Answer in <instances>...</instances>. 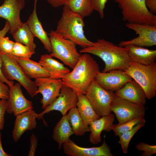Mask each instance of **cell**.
<instances>
[{
  "label": "cell",
  "mask_w": 156,
  "mask_h": 156,
  "mask_svg": "<svg viewBox=\"0 0 156 156\" xmlns=\"http://www.w3.org/2000/svg\"><path fill=\"white\" fill-rule=\"evenodd\" d=\"M79 52L92 54L100 58L105 64L103 73L116 70H125L131 62L126 47L103 39H97L92 46L82 48Z\"/></svg>",
  "instance_id": "cell-1"
},
{
  "label": "cell",
  "mask_w": 156,
  "mask_h": 156,
  "mask_svg": "<svg viewBox=\"0 0 156 156\" xmlns=\"http://www.w3.org/2000/svg\"><path fill=\"white\" fill-rule=\"evenodd\" d=\"M73 69L62 79L63 85L72 88L77 94H85L91 82L100 72L99 65L90 55L84 53Z\"/></svg>",
  "instance_id": "cell-2"
},
{
  "label": "cell",
  "mask_w": 156,
  "mask_h": 156,
  "mask_svg": "<svg viewBox=\"0 0 156 156\" xmlns=\"http://www.w3.org/2000/svg\"><path fill=\"white\" fill-rule=\"evenodd\" d=\"M83 18L64 5L55 31L64 38L72 41L82 48L91 46L93 42L88 40L84 34L85 24Z\"/></svg>",
  "instance_id": "cell-3"
},
{
  "label": "cell",
  "mask_w": 156,
  "mask_h": 156,
  "mask_svg": "<svg viewBox=\"0 0 156 156\" xmlns=\"http://www.w3.org/2000/svg\"><path fill=\"white\" fill-rule=\"evenodd\" d=\"M125 71L142 88L148 99L156 94V63L149 65L131 62Z\"/></svg>",
  "instance_id": "cell-4"
},
{
  "label": "cell",
  "mask_w": 156,
  "mask_h": 156,
  "mask_svg": "<svg viewBox=\"0 0 156 156\" xmlns=\"http://www.w3.org/2000/svg\"><path fill=\"white\" fill-rule=\"evenodd\" d=\"M121 10L123 20L127 23L156 25V16L151 14L145 0H114Z\"/></svg>",
  "instance_id": "cell-5"
},
{
  "label": "cell",
  "mask_w": 156,
  "mask_h": 156,
  "mask_svg": "<svg viewBox=\"0 0 156 156\" xmlns=\"http://www.w3.org/2000/svg\"><path fill=\"white\" fill-rule=\"evenodd\" d=\"M48 35L52 49L50 55L73 69L81 55L77 51L76 45L72 41L64 38L55 31L51 30Z\"/></svg>",
  "instance_id": "cell-6"
},
{
  "label": "cell",
  "mask_w": 156,
  "mask_h": 156,
  "mask_svg": "<svg viewBox=\"0 0 156 156\" xmlns=\"http://www.w3.org/2000/svg\"><path fill=\"white\" fill-rule=\"evenodd\" d=\"M0 56L3 62L1 72L5 78L10 81H17L25 88L31 97L36 95L37 87L34 82L25 74L16 57L1 52Z\"/></svg>",
  "instance_id": "cell-7"
},
{
  "label": "cell",
  "mask_w": 156,
  "mask_h": 156,
  "mask_svg": "<svg viewBox=\"0 0 156 156\" xmlns=\"http://www.w3.org/2000/svg\"><path fill=\"white\" fill-rule=\"evenodd\" d=\"M85 95L99 116L101 117L111 113L110 105L115 95L113 91L103 89L94 79Z\"/></svg>",
  "instance_id": "cell-8"
},
{
  "label": "cell",
  "mask_w": 156,
  "mask_h": 156,
  "mask_svg": "<svg viewBox=\"0 0 156 156\" xmlns=\"http://www.w3.org/2000/svg\"><path fill=\"white\" fill-rule=\"evenodd\" d=\"M110 108L119 123L135 118L143 117L146 110L144 105L124 99L115 94L111 103Z\"/></svg>",
  "instance_id": "cell-9"
},
{
  "label": "cell",
  "mask_w": 156,
  "mask_h": 156,
  "mask_svg": "<svg viewBox=\"0 0 156 156\" xmlns=\"http://www.w3.org/2000/svg\"><path fill=\"white\" fill-rule=\"evenodd\" d=\"M125 26L134 31L138 36L131 40L121 41L119 46L132 45L148 47L156 45V25L127 23Z\"/></svg>",
  "instance_id": "cell-10"
},
{
  "label": "cell",
  "mask_w": 156,
  "mask_h": 156,
  "mask_svg": "<svg viewBox=\"0 0 156 156\" xmlns=\"http://www.w3.org/2000/svg\"><path fill=\"white\" fill-rule=\"evenodd\" d=\"M78 101V94L72 88L63 86L61 88L58 96L50 105L47 106L40 113L37 118L43 119L44 115L54 110L60 112L62 116L67 114V112L72 108L76 107Z\"/></svg>",
  "instance_id": "cell-11"
},
{
  "label": "cell",
  "mask_w": 156,
  "mask_h": 156,
  "mask_svg": "<svg viewBox=\"0 0 156 156\" xmlns=\"http://www.w3.org/2000/svg\"><path fill=\"white\" fill-rule=\"evenodd\" d=\"M34 82L38 88L36 94L40 93L42 96L40 103L43 109L57 98L64 86L62 79L40 77L35 79Z\"/></svg>",
  "instance_id": "cell-12"
},
{
  "label": "cell",
  "mask_w": 156,
  "mask_h": 156,
  "mask_svg": "<svg viewBox=\"0 0 156 156\" xmlns=\"http://www.w3.org/2000/svg\"><path fill=\"white\" fill-rule=\"evenodd\" d=\"M18 82L9 87V96L7 100L6 112L16 116L33 109V103L23 95Z\"/></svg>",
  "instance_id": "cell-13"
},
{
  "label": "cell",
  "mask_w": 156,
  "mask_h": 156,
  "mask_svg": "<svg viewBox=\"0 0 156 156\" xmlns=\"http://www.w3.org/2000/svg\"><path fill=\"white\" fill-rule=\"evenodd\" d=\"M132 79L124 70H120L105 73L100 72L95 79L96 81L103 89L113 92L119 90Z\"/></svg>",
  "instance_id": "cell-14"
},
{
  "label": "cell",
  "mask_w": 156,
  "mask_h": 156,
  "mask_svg": "<svg viewBox=\"0 0 156 156\" xmlns=\"http://www.w3.org/2000/svg\"><path fill=\"white\" fill-rule=\"evenodd\" d=\"M25 0H4L0 5V18L8 21L10 26V33L12 34L23 23L20 13L25 5Z\"/></svg>",
  "instance_id": "cell-15"
},
{
  "label": "cell",
  "mask_w": 156,
  "mask_h": 156,
  "mask_svg": "<svg viewBox=\"0 0 156 156\" xmlns=\"http://www.w3.org/2000/svg\"><path fill=\"white\" fill-rule=\"evenodd\" d=\"M64 153L68 156H113L110 147L105 140L98 147L89 148L80 146L70 139L63 144Z\"/></svg>",
  "instance_id": "cell-16"
},
{
  "label": "cell",
  "mask_w": 156,
  "mask_h": 156,
  "mask_svg": "<svg viewBox=\"0 0 156 156\" xmlns=\"http://www.w3.org/2000/svg\"><path fill=\"white\" fill-rule=\"evenodd\" d=\"M38 114L32 109L28 110L16 116L12 136L16 142L26 131L36 128V119Z\"/></svg>",
  "instance_id": "cell-17"
},
{
  "label": "cell",
  "mask_w": 156,
  "mask_h": 156,
  "mask_svg": "<svg viewBox=\"0 0 156 156\" xmlns=\"http://www.w3.org/2000/svg\"><path fill=\"white\" fill-rule=\"evenodd\" d=\"M115 94L120 97L141 105H144L146 103L147 98L144 90L133 79L116 91Z\"/></svg>",
  "instance_id": "cell-18"
},
{
  "label": "cell",
  "mask_w": 156,
  "mask_h": 156,
  "mask_svg": "<svg viewBox=\"0 0 156 156\" xmlns=\"http://www.w3.org/2000/svg\"><path fill=\"white\" fill-rule=\"evenodd\" d=\"M38 0H34V8L32 13L25 22L34 36L38 38L43 44L44 48L49 53L52 51L48 34L44 30L38 17L36 5Z\"/></svg>",
  "instance_id": "cell-19"
},
{
  "label": "cell",
  "mask_w": 156,
  "mask_h": 156,
  "mask_svg": "<svg viewBox=\"0 0 156 156\" xmlns=\"http://www.w3.org/2000/svg\"><path fill=\"white\" fill-rule=\"evenodd\" d=\"M114 119V115L110 113L101 116L92 122L89 125L90 132V142L93 144L100 143L102 132H108L111 130V127L113 124Z\"/></svg>",
  "instance_id": "cell-20"
},
{
  "label": "cell",
  "mask_w": 156,
  "mask_h": 156,
  "mask_svg": "<svg viewBox=\"0 0 156 156\" xmlns=\"http://www.w3.org/2000/svg\"><path fill=\"white\" fill-rule=\"evenodd\" d=\"M39 62L49 73V77L62 79L70 72L64 64L54 59L48 54L42 55Z\"/></svg>",
  "instance_id": "cell-21"
},
{
  "label": "cell",
  "mask_w": 156,
  "mask_h": 156,
  "mask_svg": "<svg viewBox=\"0 0 156 156\" xmlns=\"http://www.w3.org/2000/svg\"><path fill=\"white\" fill-rule=\"evenodd\" d=\"M124 47L127 49L131 62L144 65H149L155 62L156 50L149 49L132 45Z\"/></svg>",
  "instance_id": "cell-22"
},
{
  "label": "cell",
  "mask_w": 156,
  "mask_h": 156,
  "mask_svg": "<svg viewBox=\"0 0 156 156\" xmlns=\"http://www.w3.org/2000/svg\"><path fill=\"white\" fill-rule=\"evenodd\" d=\"M16 60L25 74L30 79L49 77V73L38 62L20 57Z\"/></svg>",
  "instance_id": "cell-23"
},
{
  "label": "cell",
  "mask_w": 156,
  "mask_h": 156,
  "mask_svg": "<svg viewBox=\"0 0 156 156\" xmlns=\"http://www.w3.org/2000/svg\"><path fill=\"white\" fill-rule=\"evenodd\" d=\"M73 134L67 114L63 116L55 126L52 135L53 138L58 144L59 150L61 148L63 144L68 140Z\"/></svg>",
  "instance_id": "cell-24"
},
{
  "label": "cell",
  "mask_w": 156,
  "mask_h": 156,
  "mask_svg": "<svg viewBox=\"0 0 156 156\" xmlns=\"http://www.w3.org/2000/svg\"><path fill=\"white\" fill-rule=\"evenodd\" d=\"M76 107L86 126H89L92 122L100 117L95 112L85 94H78Z\"/></svg>",
  "instance_id": "cell-25"
},
{
  "label": "cell",
  "mask_w": 156,
  "mask_h": 156,
  "mask_svg": "<svg viewBox=\"0 0 156 156\" xmlns=\"http://www.w3.org/2000/svg\"><path fill=\"white\" fill-rule=\"evenodd\" d=\"M68 111L67 116L74 134L77 136H82L86 133L90 132L89 126L85 125L76 107Z\"/></svg>",
  "instance_id": "cell-26"
},
{
  "label": "cell",
  "mask_w": 156,
  "mask_h": 156,
  "mask_svg": "<svg viewBox=\"0 0 156 156\" xmlns=\"http://www.w3.org/2000/svg\"><path fill=\"white\" fill-rule=\"evenodd\" d=\"M12 35L15 42L27 46L35 51L36 45L34 42V37L26 23H23Z\"/></svg>",
  "instance_id": "cell-27"
},
{
  "label": "cell",
  "mask_w": 156,
  "mask_h": 156,
  "mask_svg": "<svg viewBox=\"0 0 156 156\" xmlns=\"http://www.w3.org/2000/svg\"><path fill=\"white\" fill-rule=\"evenodd\" d=\"M64 5L83 18L91 16L94 11L89 0H67Z\"/></svg>",
  "instance_id": "cell-28"
},
{
  "label": "cell",
  "mask_w": 156,
  "mask_h": 156,
  "mask_svg": "<svg viewBox=\"0 0 156 156\" xmlns=\"http://www.w3.org/2000/svg\"><path fill=\"white\" fill-rule=\"evenodd\" d=\"M144 117L134 118L122 123L113 124L111 127L112 130L116 136L129 131L133 128L138 124L142 122H146Z\"/></svg>",
  "instance_id": "cell-29"
},
{
  "label": "cell",
  "mask_w": 156,
  "mask_h": 156,
  "mask_svg": "<svg viewBox=\"0 0 156 156\" xmlns=\"http://www.w3.org/2000/svg\"><path fill=\"white\" fill-rule=\"evenodd\" d=\"M145 123L140 122L132 129L124 132L118 136L119 140L118 143L121 145L123 153H127L128 147L131 138L139 130L144 126Z\"/></svg>",
  "instance_id": "cell-30"
},
{
  "label": "cell",
  "mask_w": 156,
  "mask_h": 156,
  "mask_svg": "<svg viewBox=\"0 0 156 156\" xmlns=\"http://www.w3.org/2000/svg\"><path fill=\"white\" fill-rule=\"evenodd\" d=\"M35 53V51L29 47L15 42L11 55L16 57L30 59Z\"/></svg>",
  "instance_id": "cell-31"
},
{
  "label": "cell",
  "mask_w": 156,
  "mask_h": 156,
  "mask_svg": "<svg viewBox=\"0 0 156 156\" xmlns=\"http://www.w3.org/2000/svg\"><path fill=\"white\" fill-rule=\"evenodd\" d=\"M15 43L10 40L8 37H1L0 39V52L11 55Z\"/></svg>",
  "instance_id": "cell-32"
},
{
  "label": "cell",
  "mask_w": 156,
  "mask_h": 156,
  "mask_svg": "<svg viewBox=\"0 0 156 156\" xmlns=\"http://www.w3.org/2000/svg\"><path fill=\"white\" fill-rule=\"evenodd\" d=\"M135 146L137 150L143 152L140 155L141 156H151L156 153V145H151L140 142Z\"/></svg>",
  "instance_id": "cell-33"
},
{
  "label": "cell",
  "mask_w": 156,
  "mask_h": 156,
  "mask_svg": "<svg viewBox=\"0 0 156 156\" xmlns=\"http://www.w3.org/2000/svg\"><path fill=\"white\" fill-rule=\"evenodd\" d=\"M94 10L97 12L101 18L104 17V10L108 0H89Z\"/></svg>",
  "instance_id": "cell-34"
},
{
  "label": "cell",
  "mask_w": 156,
  "mask_h": 156,
  "mask_svg": "<svg viewBox=\"0 0 156 156\" xmlns=\"http://www.w3.org/2000/svg\"><path fill=\"white\" fill-rule=\"evenodd\" d=\"M7 100L0 99V131L4 129L5 114L6 111Z\"/></svg>",
  "instance_id": "cell-35"
},
{
  "label": "cell",
  "mask_w": 156,
  "mask_h": 156,
  "mask_svg": "<svg viewBox=\"0 0 156 156\" xmlns=\"http://www.w3.org/2000/svg\"><path fill=\"white\" fill-rule=\"evenodd\" d=\"M0 78V99L8 100L9 96V87Z\"/></svg>",
  "instance_id": "cell-36"
},
{
  "label": "cell",
  "mask_w": 156,
  "mask_h": 156,
  "mask_svg": "<svg viewBox=\"0 0 156 156\" xmlns=\"http://www.w3.org/2000/svg\"><path fill=\"white\" fill-rule=\"evenodd\" d=\"M38 140V139L36 135L34 133H33L30 138V145L28 156L34 155L37 146Z\"/></svg>",
  "instance_id": "cell-37"
},
{
  "label": "cell",
  "mask_w": 156,
  "mask_h": 156,
  "mask_svg": "<svg viewBox=\"0 0 156 156\" xmlns=\"http://www.w3.org/2000/svg\"><path fill=\"white\" fill-rule=\"evenodd\" d=\"M146 7L152 14L156 13V0H145Z\"/></svg>",
  "instance_id": "cell-38"
},
{
  "label": "cell",
  "mask_w": 156,
  "mask_h": 156,
  "mask_svg": "<svg viewBox=\"0 0 156 156\" xmlns=\"http://www.w3.org/2000/svg\"><path fill=\"white\" fill-rule=\"evenodd\" d=\"M52 7L57 8L64 5L67 0H46Z\"/></svg>",
  "instance_id": "cell-39"
},
{
  "label": "cell",
  "mask_w": 156,
  "mask_h": 156,
  "mask_svg": "<svg viewBox=\"0 0 156 156\" xmlns=\"http://www.w3.org/2000/svg\"><path fill=\"white\" fill-rule=\"evenodd\" d=\"M2 64V60L0 56V78L3 82L6 83L9 86V87H10L14 85V81H9L5 79L4 77L1 70Z\"/></svg>",
  "instance_id": "cell-40"
},
{
  "label": "cell",
  "mask_w": 156,
  "mask_h": 156,
  "mask_svg": "<svg viewBox=\"0 0 156 156\" xmlns=\"http://www.w3.org/2000/svg\"><path fill=\"white\" fill-rule=\"evenodd\" d=\"M10 26L9 22L6 21L5 25L3 28L0 31V39L2 37H5L6 34L9 31Z\"/></svg>",
  "instance_id": "cell-41"
},
{
  "label": "cell",
  "mask_w": 156,
  "mask_h": 156,
  "mask_svg": "<svg viewBox=\"0 0 156 156\" xmlns=\"http://www.w3.org/2000/svg\"><path fill=\"white\" fill-rule=\"evenodd\" d=\"M1 133L0 131V156H11V155L8 154L6 153L4 151L2 145Z\"/></svg>",
  "instance_id": "cell-42"
}]
</instances>
